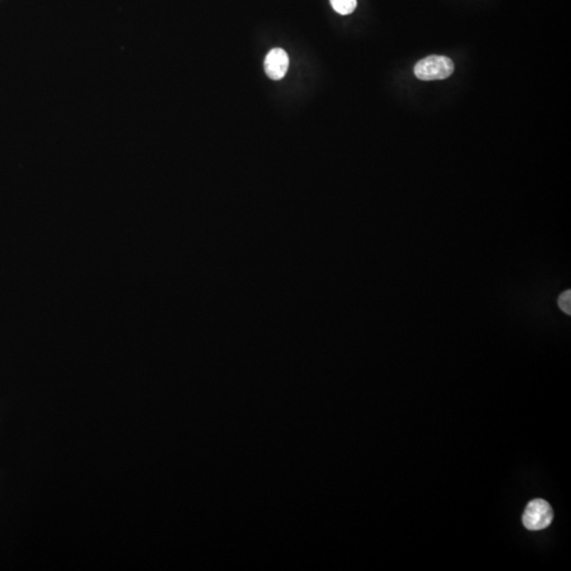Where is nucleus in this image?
Instances as JSON below:
<instances>
[{
    "mask_svg": "<svg viewBox=\"0 0 571 571\" xmlns=\"http://www.w3.org/2000/svg\"><path fill=\"white\" fill-rule=\"evenodd\" d=\"M414 72L419 80H445L453 74L454 62L447 56L430 55L417 62Z\"/></svg>",
    "mask_w": 571,
    "mask_h": 571,
    "instance_id": "nucleus-1",
    "label": "nucleus"
},
{
    "mask_svg": "<svg viewBox=\"0 0 571 571\" xmlns=\"http://www.w3.org/2000/svg\"><path fill=\"white\" fill-rule=\"evenodd\" d=\"M553 511L544 499H533L525 510L523 524L528 530L539 531L551 524Z\"/></svg>",
    "mask_w": 571,
    "mask_h": 571,
    "instance_id": "nucleus-2",
    "label": "nucleus"
},
{
    "mask_svg": "<svg viewBox=\"0 0 571 571\" xmlns=\"http://www.w3.org/2000/svg\"><path fill=\"white\" fill-rule=\"evenodd\" d=\"M289 68V56L285 50L274 48L267 54L264 60V71L267 76L274 81L281 80Z\"/></svg>",
    "mask_w": 571,
    "mask_h": 571,
    "instance_id": "nucleus-3",
    "label": "nucleus"
},
{
    "mask_svg": "<svg viewBox=\"0 0 571 571\" xmlns=\"http://www.w3.org/2000/svg\"><path fill=\"white\" fill-rule=\"evenodd\" d=\"M333 10L341 15H348L356 10V0H330Z\"/></svg>",
    "mask_w": 571,
    "mask_h": 571,
    "instance_id": "nucleus-4",
    "label": "nucleus"
},
{
    "mask_svg": "<svg viewBox=\"0 0 571 571\" xmlns=\"http://www.w3.org/2000/svg\"><path fill=\"white\" fill-rule=\"evenodd\" d=\"M558 305L564 314H571V291L566 290L558 299Z\"/></svg>",
    "mask_w": 571,
    "mask_h": 571,
    "instance_id": "nucleus-5",
    "label": "nucleus"
}]
</instances>
